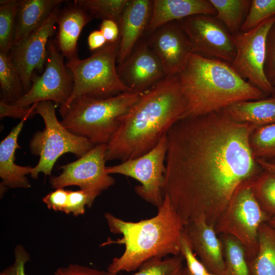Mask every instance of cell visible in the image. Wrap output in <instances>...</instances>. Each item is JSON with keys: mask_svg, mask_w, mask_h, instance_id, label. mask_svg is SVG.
<instances>
[{"mask_svg": "<svg viewBox=\"0 0 275 275\" xmlns=\"http://www.w3.org/2000/svg\"><path fill=\"white\" fill-rule=\"evenodd\" d=\"M255 128L222 110L180 119L168 132L162 195L185 226L203 216L214 227L237 187L263 171L249 145Z\"/></svg>", "mask_w": 275, "mask_h": 275, "instance_id": "cell-1", "label": "cell"}, {"mask_svg": "<svg viewBox=\"0 0 275 275\" xmlns=\"http://www.w3.org/2000/svg\"><path fill=\"white\" fill-rule=\"evenodd\" d=\"M186 107L178 74L167 75L142 93L119 118L106 144V161H124L150 151L181 119Z\"/></svg>", "mask_w": 275, "mask_h": 275, "instance_id": "cell-2", "label": "cell"}, {"mask_svg": "<svg viewBox=\"0 0 275 275\" xmlns=\"http://www.w3.org/2000/svg\"><path fill=\"white\" fill-rule=\"evenodd\" d=\"M110 231L122 234L116 240L108 239L101 246L112 243L123 244L125 250L114 258L107 272L118 274L137 270L153 258H164L181 254V238L185 224L167 196L163 197L156 215L139 222H128L109 212L104 214Z\"/></svg>", "mask_w": 275, "mask_h": 275, "instance_id": "cell-3", "label": "cell"}, {"mask_svg": "<svg viewBox=\"0 0 275 275\" xmlns=\"http://www.w3.org/2000/svg\"><path fill=\"white\" fill-rule=\"evenodd\" d=\"M178 75L186 102L180 119L220 111L235 102L267 96L242 78L231 64L194 53L189 55Z\"/></svg>", "mask_w": 275, "mask_h": 275, "instance_id": "cell-4", "label": "cell"}, {"mask_svg": "<svg viewBox=\"0 0 275 275\" xmlns=\"http://www.w3.org/2000/svg\"><path fill=\"white\" fill-rule=\"evenodd\" d=\"M141 93L128 91L105 98H76L59 106L62 125L73 134L86 138L94 145L107 144L119 118L138 100Z\"/></svg>", "mask_w": 275, "mask_h": 275, "instance_id": "cell-5", "label": "cell"}, {"mask_svg": "<svg viewBox=\"0 0 275 275\" xmlns=\"http://www.w3.org/2000/svg\"><path fill=\"white\" fill-rule=\"evenodd\" d=\"M119 46V40L107 43L86 59L76 57L67 61L66 65L72 74L73 86L64 106L80 96L105 98L132 91L122 82L117 73Z\"/></svg>", "mask_w": 275, "mask_h": 275, "instance_id": "cell-6", "label": "cell"}, {"mask_svg": "<svg viewBox=\"0 0 275 275\" xmlns=\"http://www.w3.org/2000/svg\"><path fill=\"white\" fill-rule=\"evenodd\" d=\"M56 105L50 101L36 104L37 114L42 118L45 128L36 132L30 142L31 153L39 156L38 163L30 173L33 179H37L40 173L50 176L55 163L62 155L70 153L79 158L95 146L86 138L73 134L62 125L56 116Z\"/></svg>", "mask_w": 275, "mask_h": 275, "instance_id": "cell-7", "label": "cell"}, {"mask_svg": "<svg viewBox=\"0 0 275 275\" xmlns=\"http://www.w3.org/2000/svg\"><path fill=\"white\" fill-rule=\"evenodd\" d=\"M255 179L243 181L237 187L214 226L217 235H231L241 244L248 261L258 253L259 227L270 219L254 196L252 186Z\"/></svg>", "mask_w": 275, "mask_h": 275, "instance_id": "cell-8", "label": "cell"}, {"mask_svg": "<svg viewBox=\"0 0 275 275\" xmlns=\"http://www.w3.org/2000/svg\"><path fill=\"white\" fill-rule=\"evenodd\" d=\"M275 22V16L262 22L255 28L233 35L236 53L231 64L245 80L267 96L273 95L275 89L265 73L266 40L267 34Z\"/></svg>", "mask_w": 275, "mask_h": 275, "instance_id": "cell-9", "label": "cell"}, {"mask_svg": "<svg viewBox=\"0 0 275 275\" xmlns=\"http://www.w3.org/2000/svg\"><path fill=\"white\" fill-rule=\"evenodd\" d=\"M167 148L166 134L147 153L118 164L106 167V172L109 175L121 174L138 181L140 185L134 188L136 194L158 208L163 201L162 187L166 172Z\"/></svg>", "mask_w": 275, "mask_h": 275, "instance_id": "cell-10", "label": "cell"}, {"mask_svg": "<svg viewBox=\"0 0 275 275\" xmlns=\"http://www.w3.org/2000/svg\"><path fill=\"white\" fill-rule=\"evenodd\" d=\"M73 78L64 63V57L56 42L50 39L46 65L41 75L35 73L30 89L16 101L9 103L29 107L34 103L50 101L56 105H66L71 95Z\"/></svg>", "mask_w": 275, "mask_h": 275, "instance_id": "cell-11", "label": "cell"}, {"mask_svg": "<svg viewBox=\"0 0 275 275\" xmlns=\"http://www.w3.org/2000/svg\"><path fill=\"white\" fill-rule=\"evenodd\" d=\"M192 53L231 64L236 53L233 36L215 16L199 14L178 21Z\"/></svg>", "mask_w": 275, "mask_h": 275, "instance_id": "cell-12", "label": "cell"}, {"mask_svg": "<svg viewBox=\"0 0 275 275\" xmlns=\"http://www.w3.org/2000/svg\"><path fill=\"white\" fill-rule=\"evenodd\" d=\"M106 144L95 145L77 160L61 167L62 173L50 177L54 189L76 185L84 190L101 193L115 183L114 178L106 172Z\"/></svg>", "mask_w": 275, "mask_h": 275, "instance_id": "cell-13", "label": "cell"}, {"mask_svg": "<svg viewBox=\"0 0 275 275\" xmlns=\"http://www.w3.org/2000/svg\"><path fill=\"white\" fill-rule=\"evenodd\" d=\"M59 8L36 31L12 47L9 56L20 75L24 94L30 88L35 71L41 74L48 56V44L56 29Z\"/></svg>", "mask_w": 275, "mask_h": 275, "instance_id": "cell-14", "label": "cell"}, {"mask_svg": "<svg viewBox=\"0 0 275 275\" xmlns=\"http://www.w3.org/2000/svg\"><path fill=\"white\" fill-rule=\"evenodd\" d=\"M117 70L122 82L131 91L139 93L148 90L168 75L146 36L138 41L129 56L118 64Z\"/></svg>", "mask_w": 275, "mask_h": 275, "instance_id": "cell-15", "label": "cell"}, {"mask_svg": "<svg viewBox=\"0 0 275 275\" xmlns=\"http://www.w3.org/2000/svg\"><path fill=\"white\" fill-rule=\"evenodd\" d=\"M147 37L167 75L178 74L192 53L189 41L179 21L167 23Z\"/></svg>", "mask_w": 275, "mask_h": 275, "instance_id": "cell-16", "label": "cell"}, {"mask_svg": "<svg viewBox=\"0 0 275 275\" xmlns=\"http://www.w3.org/2000/svg\"><path fill=\"white\" fill-rule=\"evenodd\" d=\"M184 230L194 252L206 268L216 275H224L222 244L214 227L200 216L188 222Z\"/></svg>", "mask_w": 275, "mask_h": 275, "instance_id": "cell-17", "label": "cell"}, {"mask_svg": "<svg viewBox=\"0 0 275 275\" xmlns=\"http://www.w3.org/2000/svg\"><path fill=\"white\" fill-rule=\"evenodd\" d=\"M153 1L129 0L120 23L117 63L123 62L138 41L145 35L152 11Z\"/></svg>", "mask_w": 275, "mask_h": 275, "instance_id": "cell-18", "label": "cell"}, {"mask_svg": "<svg viewBox=\"0 0 275 275\" xmlns=\"http://www.w3.org/2000/svg\"><path fill=\"white\" fill-rule=\"evenodd\" d=\"M26 121L25 119L21 120L1 142V196L9 188H28L31 187L26 175L30 174L33 167L30 166H21L15 163L16 150L19 148L18 144V136Z\"/></svg>", "mask_w": 275, "mask_h": 275, "instance_id": "cell-19", "label": "cell"}, {"mask_svg": "<svg viewBox=\"0 0 275 275\" xmlns=\"http://www.w3.org/2000/svg\"><path fill=\"white\" fill-rule=\"evenodd\" d=\"M199 14L215 16L210 0H153L152 14L146 32L148 37L161 26Z\"/></svg>", "mask_w": 275, "mask_h": 275, "instance_id": "cell-20", "label": "cell"}, {"mask_svg": "<svg viewBox=\"0 0 275 275\" xmlns=\"http://www.w3.org/2000/svg\"><path fill=\"white\" fill-rule=\"evenodd\" d=\"M93 19L85 10L74 3L59 11L56 43L67 60L78 57L77 41L83 28Z\"/></svg>", "mask_w": 275, "mask_h": 275, "instance_id": "cell-21", "label": "cell"}, {"mask_svg": "<svg viewBox=\"0 0 275 275\" xmlns=\"http://www.w3.org/2000/svg\"><path fill=\"white\" fill-rule=\"evenodd\" d=\"M63 0H21L18 8L13 46L20 43L38 29Z\"/></svg>", "mask_w": 275, "mask_h": 275, "instance_id": "cell-22", "label": "cell"}, {"mask_svg": "<svg viewBox=\"0 0 275 275\" xmlns=\"http://www.w3.org/2000/svg\"><path fill=\"white\" fill-rule=\"evenodd\" d=\"M223 111L234 121L256 128L275 123V96L233 103Z\"/></svg>", "mask_w": 275, "mask_h": 275, "instance_id": "cell-23", "label": "cell"}, {"mask_svg": "<svg viewBox=\"0 0 275 275\" xmlns=\"http://www.w3.org/2000/svg\"><path fill=\"white\" fill-rule=\"evenodd\" d=\"M259 249L248 261L250 275H275V227L262 224L258 231Z\"/></svg>", "mask_w": 275, "mask_h": 275, "instance_id": "cell-24", "label": "cell"}, {"mask_svg": "<svg viewBox=\"0 0 275 275\" xmlns=\"http://www.w3.org/2000/svg\"><path fill=\"white\" fill-rule=\"evenodd\" d=\"M216 11L215 17L229 32L235 35L240 32L244 15L248 13L252 1L210 0Z\"/></svg>", "mask_w": 275, "mask_h": 275, "instance_id": "cell-25", "label": "cell"}, {"mask_svg": "<svg viewBox=\"0 0 275 275\" xmlns=\"http://www.w3.org/2000/svg\"><path fill=\"white\" fill-rule=\"evenodd\" d=\"M218 235L222 244L224 275H250L245 252L241 244L231 235Z\"/></svg>", "mask_w": 275, "mask_h": 275, "instance_id": "cell-26", "label": "cell"}, {"mask_svg": "<svg viewBox=\"0 0 275 275\" xmlns=\"http://www.w3.org/2000/svg\"><path fill=\"white\" fill-rule=\"evenodd\" d=\"M1 100L12 103L24 94L19 73L9 54L0 51Z\"/></svg>", "mask_w": 275, "mask_h": 275, "instance_id": "cell-27", "label": "cell"}, {"mask_svg": "<svg viewBox=\"0 0 275 275\" xmlns=\"http://www.w3.org/2000/svg\"><path fill=\"white\" fill-rule=\"evenodd\" d=\"M107 275H119L106 271ZM129 275H188L181 254L164 258H153L144 263L137 271Z\"/></svg>", "mask_w": 275, "mask_h": 275, "instance_id": "cell-28", "label": "cell"}, {"mask_svg": "<svg viewBox=\"0 0 275 275\" xmlns=\"http://www.w3.org/2000/svg\"><path fill=\"white\" fill-rule=\"evenodd\" d=\"M252 187L261 208L271 219L275 216V172L263 169L253 180Z\"/></svg>", "mask_w": 275, "mask_h": 275, "instance_id": "cell-29", "label": "cell"}, {"mask_svg": "<svg viewBox=\"0 0 275 275\" xmlns=\"http://www.w3.org/2000/svg\"><path fill=\"white\" fill-rule=\"evenodd\" d=\"M249 145L256 160L275 158V123L254 129L249 136Z\"/></svg>", "mask_w": 275, "mask_h": 275, "instance_id": "cell-30", "label": "cell"}, {"mask_svg": "<svg viewBox=\"0 0 275 275\" xmlns=\"http://www.w3.org/2000/svg\"><path fill=\"white\" fill-rule=\"evenodd\" d=\"M129 0H75L74 3L93 18L113 20L119 25Z\"/></svg>", "mask_w": 275, "mask_h": 275, "instance_id": "cell-31", "label": "cell"}, {"mask_svg": "<svg viewBox=\"0 0 275 275\" xmlns=\"http://www.w3.org/2000/svg\"><path fill=\"white\" fill-rule=\"evenodd\" d=\"M18 0L0 1V51L9 54L13 45Z\"/></svg>", "mask_w": 275, "mask_h": 275, "instance_id": "cell-32", "label": "cell"}, {"mask_svg": "<svg viewBox=\"0 0 275 275\" xmlns=\"http://www.w3.org/2000/svg\"><path fill=\"white\" fill-rule=\"evenodd\" d=\"M274 16L275 0H252L240 31H248Z\"/></svg>", "mask_w": 275, "mask_h": 275, "instance_id": "cell-33", "label": "cell"}, {"mask_svg": "<svg viewBox=\"0 0 275 275\" xmlns=\"http://www.w3.org/2000/svg\"><path fill=\"white\" fill-rule=\"evenodd\" d=\"M100 194L97 191L81 189L75 191L69 190L64 212L66 214L71 213L75 216L84 214L85 207H91L96 198Z\"/></svg>", "mask_w": 275, "mask_h": 275, "instance_id": "cell-34", "label": "cell"}, {"mask_svg": "<svg viewBox=\"0 0 275 275\" xmlns=\"http://www.w3.org/2000/svg\"><path fill=\"white\" fill-rule=\"evenodd\" d=\"M181 254L184 257L188 275H206L209 271L194 252L185 230L181 238Z\"/></svg>", "mask_w": 275, "mask_h": 275, "instance_id": "cell-35", "label": "cell"}, {"mask_svg": "<svg viewBox=\"0 0 275 275\" xmlns=\"http://www.w3.org/2000/svg\"><path fill=\"white\" fill-rule=\"evenodd\" d=\"M36 104L37 103H34L29 107H22L7 103L1 100L0 117L2 119L8 117L20 119L21 120L23 119L27 120L37 114Z\"/></svg>", "mask_w": 275, "mask_h": 275, "instance_id": "cell-36", "label": "cell"}, {"mask_svg": "<svg viewBox=\"0 0 275 275\" xmlns=\"http://www.w3.org/2000/svg\"><path fill=\"white\" fill-rule=\"evenodd\" d=\"M265 55V73L271 82L275 79V22L267 35Z\"/></svg>", "mask_w": 275, "mask_h": 275, "instance_id": "cell-37", "label": "cell"}, {"mask_svg": "<svg viewBox=\"0 0 275 275\" xmlns=\"http://www.w3.org/2000/svg\"><path fill=\"white\" fill-rule=\"evenodd\" d=\"M30 260V255L21 244L14 248V261L2 271L0 275H25V265Z\"/></svg>", "mask_w": 275, "mask_h": 275, "instance_id": "cell-38", "label": "cell"}, {"mask_svg": "<svg viewBox=\"0 0 275 275\" xmlns=\"http://www.w3.org/2000/svg\"><path fill=\"white\" fill-rule=\"evenodd\" d=\"M69 190L63 188L56 189L46 195L42 201L49 209L57 211L65 212L68 197Z\"/></svg>", "mask_w": 275, "mask_h": 275, "instance_id": "cell-39", "label": "cell"}, {"mask_svg": "<svg viewBox=\"0 0 275 275\" xmlns=\"http://www.w3.org/2000/svg\"><path fill=\"white\" fill-rule=\"evenodd\" d=\"M54 275H107L103 271L78 264H70L65 267L58 268Z\"/></svg>", "mask_w": 275, "mask_h": 275, "instance_id": "cell-40", "label": "cell"}, {"mask_svg": "<svg viewBox=\"0 0 275 275\" xmlns=\"http://www.w3.org/2000/svg\"><path fill=\"white\" fill-rule=\"evenodd\" d=\"M99 30L102 33L107 43H114L120 40L119 25L113 20H103L100 24Z\"/></svg>", "mask_w": 275, "mask_h": 275, "instance_id": "cell-41", "label": "cell"}, {"mask_svg": "<svg viewBox=\"0 0 275 275\" xmlns=\"http://www.w3.org/2000/svg\"><path fill=\"white\" fill-rule=\"evenodd\" d=\"M107 41L100 30H94L88 37L89 48L91 51H96L106 45Z\"/></svg>", "mask_w": 275, "mask_h": 275, "instance_id": "cell-42", "label": "cell"}, {"mask_svg": "<svg viewBox=\"0 0 275 275\" xmlns=\"http://www.w3.org/2000/svg\"><path fill=\"white\" fill-rule=\"evenodd\" d=\"M256 161L264 169L275 172V164L268 160L258 159Z\"/></svg>", "mask_w": 275, "mask_h": 275, "instance_id": "cell-43", "label": "cell"}, {"mask_svg": "<svg viewBox=\"0 0 275 275\" xmlns=\"http://www.w3.org/2000/svg\"><path fill=\"white\" fill-rule=\"evenodd\" d=\"M268 223L271 226L275 227V216L272 217Z\"/></svg>", "mask_w": 275, "mask_h": 275, "instance_id": "cell-44", "label": "cell"}, {"mask_svg": "<svg viewBox=\"0 0 275 275\" xmlns=\"http://www.w3.org/2000/svg\"><path fill=\"white\" fill-rule=\"evenodd\" d=\"M272 86H273V87L275 89V79H273L271 81Z\"/></svg>", "mask_w": 275, "mask_h": 275, "instance_id": "cell-45", "label": "cell"}, {"mask_svg": "<svg viewBox=\"0 0 275 275\" xmlns=\"http://www.w3.org/2000/svg\"><path fill=\"white\" fill-rule=\"evenodd\" d=\"M206 275H216V274H214V273H212V272H210L209 271H208V272L206 273Z\"/></svg>", "mask_w": 275, "mask_h": 275, "instance_id": "cell-46", "label": "cell"}, {"mask_svg": "<svg viewBox=\"0 0 275 275\" xmlns=\"http://www.w3.org/2000/svg\"><path fill=\"white\" fill-rule=\"evenodd\" d=\"M270 162H271L272 163L275 164V158H274L273 160H272V161H270Z\"/></svg>", "mask_w": 275, "mask_h": 275, "instance_id": "cell-47", "label": "cell"}]
</instances>
